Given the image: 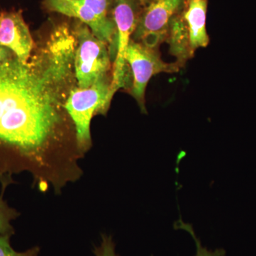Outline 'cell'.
I'll list each match as a JSON object with an SVG mask.
<instances>
[{
  "instance_id": "11",
  "label": "cell",
  "mask_w": 256,
  "mask_h": 256,
  "mask_svg": "<svg viewBox=\"0 0 256 256\" xmlns=\"http://www.w3.org/2000/svg\"><path fill=\"white\" fill-rule=\"evenodd\" d=\"M11 235H4L0 236V256H37L40 248L38 247L32 248L24 252H18L13 249L10 244Z\"/></svg>"
},
{
  "instance_id": "5",
  "label": "cell",
  "mask_w": 256,
  "mask_h": 256,
  "mask_svg": "<svg viewBox=\"0 0 256 256\" xmlns=\"http://www.w3.org/2000/svg\"><path fill=\"white\" fill-rule=\"evenodd\" d=\"M184 0H152L140 16L132 40L158 50L168 40L171 20L182 8Z\"/></svg>"
},
{
  "instance_id": "3",
  "label": "cell",
  "mask_w": 256,
  "mask_h": 256,
  "mask_svg": "<svg viewBox=\"0 0 256 256\" xmlns=\"http://www.w3.org/2000/svg\"><path fill=\"white\" fill-rule=\"evenodd\" d=\"M139 0H114L112 18L117 30V48L111 80L114 94L128 86V64L126 53L142 10Z\"/></svg>"
},
{
  "instance_id": "9",
  "label": "cell",
  "mask_w": 256,
  "mask_h": 256,
  "mask_svg": "<svg viewBox=\"0 0 256 256\" xmlns=\"http://www.w3.org/2000/svg\"><path fill=\"white\" fill-rule=\"evenodd\" d=\"M166 42L170 44V53L176 57V62L182 68L194 56L190 48L188 30L180 12L171 20Z\"/></svg>"
},
{
  "instance_id": "10",
  "label": "cell",
  "mask_w": 256,
  "mask_h": 256,
  "mask_svg": "<svg viewBox=\"0 0 256 256\" xmlns=\"http://www.w3.org/2000/svg\"><path fill=\"white\" fill-rule=\"evenodd\" d=\"M18 216V212L11 208L3 200V192L0 195V236L4 235H12L14 228L11 222Z\"/></svg>"
},
{
  "instance_id": "8",
  "label": "cell",
  "mask_w": 256,
  "mask_h": 256,
  "mask_svg": "<svg viewBox=\"0 0 256 256\" xmlns=\"http://www.w3.org/2000/svg\"><path fill=\"white\" fill-rule=\"evenodd\" d=\"M207 8L208 0H184L180 14L188 30L193 54L198 48H205L210 43L206 31Z\"/></svg>"
},
{
  "instance_id": "12",
  "label": "cell",
  "mask_w": 256,
  "mask_h": 256,
  "mask_svg": "<svg viewBox=\"0 0 256 256\" xmlns=\"http://www.w3.org/2000/svg\"><path fill=\"white\" fill-rule=\"evenodd\" d=\"M178 227L184 229L186 232H190L193 238L194 239V242H196V254L195 256H224V252L223 250L210 252V250H207L206 248L202 246L201 242L196 238V235H195L191 226L183 223V222H180V226Z\"/></svg>"
},
{
  "instance_id": "15",
  "label": "cell",
  "mask_w": 256,
  "mask_h": 256,
  "mask_svg": "<svg viewBox=\"0 0 256 256\" xmlns=\"http://www.w3.org/2000/svg\"><path fill=\"white\" fill-rule=\"evenodd\" d=\"M139 1L140 2L141 4H142L143 6H146L148 4H150L152 0H139Z\"/></svg>"
},
{
  "instance_id": "2",
  "label": "cell",
  "mask_w": 256,
  "mask_h": 256,
  "mask_svg": "<svg viewBox=\"0 0 256 256\" xmlns=\"http://www.w3.org/2000/svg\"><path fill=\"white\" fill-rule=\"evenodd\" d=\"M73 31L77 40L74 56L76 80L79 88H87L109 76L112 56L109 45L97 38L85 24L77 20Z\"/></svg>"
},
{
  "instance_id": "13",
  "label": "cell",
  "mask_w": 256,
  "mask_h": 256,
  "mask_svg": "<svg viewBox=\"0 0 256 256\" xmlns=\"http://www.w3.org/2000/svg\"><path fill=\"white\" fill-rule=\"evenodd\" d=\"M96 256H118L114 250V244L110 236H102V242L95 250Z\"/></svg>"
},
{
  "instance_id": "1",
  "label": "cell",
  "mask_w": 256,
  "mask_h": 256,
  "mask_svg": "<svg viewBox=\"0 0 256 256\" xmlns=\"http://www.w3.org/2000/svg\"><path fill=\"white\" fill-rule=\"evenodd\" d=\"M110 76L98 80L92 86H75L66 101L64 108L73 121L79 150L85 152L92 146L90 122L96 114H106L114 94Z\"/></svg>"
},
{
  "instance_id": "7",
  "label": "cell",
  "mask_w": 256,
  "mask_h": 256,
  "mask_svg": "<svg viewBox=\"0 0 256 256\" xmlns=\"http://www.w3.org/2000/svg\"><path fill=\"white\" fill-rule=\"evenodd\" d=\"M0 46L11 50L24 62L32 56L34 42L22 10L0 13Z\"/></svg>"
},
{
  "instance_id": "6",
  "label": "cell",
  "mask_w": 256,
  "mask_h": 256,
  "mask_svg": "<svg viewBox=\"0 0 256 256\" xmlns=\"http://www.w3.org/2000/svg\"><path fill=\"white\" fill-rule=\"evenodd\" d=\"M44 4L50 11L76 18L85 24L97 38L109 45L112 56H116L117 30L114 20L108 21L99 18L80 0H44Z\"/></svg>"
},
{
  "instance_id": "4",
  "label": "cell",
  "mask_w": 256,
  "mask_h": 256,
  "mask_svg": "<svg viewBox=\"0 0 256 256\" xmlns=\"http://www.w3.org/2000/svg\"><path fill=\"white\" fill-rule=\"evenodd\" d=\"M126 62L130 67L132 74L130 94L144 112H146L144 96L150 80L156 74L178 73L182 68L176 62H164L158 50L150 48L132 40L128 46Z\"/></svg>"
},
{
  "instance_id": "14",
  "label": "cell",
  "mask_w": 256,
  "mask_h": 256,
  "mask_svg": "<svg viewBox=\"0 0 256 256\" xmlns=\"http://www.w3.org/2000/svg\"><path fill=\"white\" fill-rule=\"evenodd\" d=\"M12 52L4 47L0 46V63L4 60L14 56Z\"/></svg>"
}]
</instances>
